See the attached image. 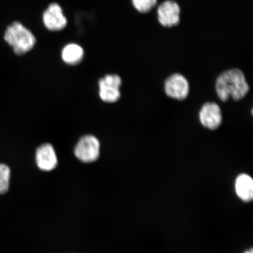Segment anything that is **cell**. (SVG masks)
<instances>
[{
  "instance_id": "8992f818",
  "label": "cell",
  "mask_w": 253,
  "mask_h": 253,
  "mask_svg": "<svg viewBox=\"0 0 253 253\" xmlns=\"http://www.w3.org/2000/svg\"><path fill=\"white\" fill-rule=\"evenodd\" d=\"M165 91L167 96L173 99H185L189 91L187 79L179 74L170 75L165 82Z\"/></svg>"
},
{
  "instance_id": "ba28073f",
  "label": "cell",
  "mask_w": 253,
  "mask_h": 253,
  "mask_svg": "<svg viewBox=\"0 0 253 253\" xmlns=\"http://www.w3.org/2000/svg\"><path fill=\"white\" fill-rule=\"evenodd\" d=\"M199 119L205 127L214 130L221 124L222 116L220 107L215 103H207L199 112Z\"/></svg>"
},
{
  "instance_id": "52a82bcc",
  "label": "cell",
  "mask_w": 253,
  "mask_h": 253,
  "mask_svg": "<svg viewBox=\"0 0 253 253\" xmlns=\"http://www.w3.org/2000/svg\"><path fill=\"white\" fill-rule=\"evenodd\" d=\"M43 22L47 30L58 31L66 26L67 19L63 14L61 6L56 3H52L44 12Z\"/></svg>"
},
{
  "instance_id": "5bb4252c",
  "label": "cell",
  "mask_w": 253,
  "mask_h": 253,
  "mask_svg": "<svg viewBox=\"0 0 253 253\" xmlns=\"http://www.w3.org/2000/svg\"><path fill=\"white\" fill-rule=\"evenodd\" d=\"M244 253H253V249H251L249 251H247Z\"/></svg>"
},
{
  "instance_id": "5b68a950",
  "label": "cell",
  "mask_w": 253,
  "mask_h": 253,
  "mask_svg": "<svg viewBox=\"0 0 253 253\" xmlns=\"http://www.w3.org/2000/svg\"><path fill=\"white\" fill-rule=\"evenodd\" d=\"M181 8L175 1L167 0L161 3L157 8V18L159 23L164 27L176 26L180 22Z\"/></svg>"
},
{
  "instance_id": "7a4b0ae2",
  "label": "cell",
  "mask_w": 253,
  "mask_h": 253,
  "mask_svg": "<svg viewBox=\"0 0 253 253\" xmlns=\"http://www.w3.org/2000/svg\"><path fill=\"white\" fill-rule=\"evenodd\" d=\"M4 40L18 55L30 51L36 43L33 33L19 22H15L6 30Z\"/></svg>"
},
{
  "instance_id": "30bf717a",
  "label": "cell",
  "mask_w": 253,
  "mask_h": 253,
  "mask_svg": "<svg viewBox=\"0 0 253 253\" xmlns=\"http://www.w3.org/2000/svg\"><path fill=\"white\" fill-rule=\"evenodd\" d=\"M236 192L242 201L250 202L253 199V181L248 174H240L236 180Z\"/></svg>"
},
{
  "instance_id": "4fadbf2b",
  "label": "cell",
  "mask_w": 253,
  "mask_h": 253,
  "mask_svg": "<svg viewBox=\"0 0 253 253\" xmlns=\"http://www.w3.org/2000/svg\"><path fill=\"white\" fill-rule=\"evenodd\" d=\"M158 0H131L136 10L140 13H147L156 7Z\"/></svg>"
},
{
  "instance_id": "3957f363",
  "label": "cell",
  "mask_w": 253,
  "mask_h": 253,
  "mask_svg": "<svg viewBox=\"0 0 253 253\" xmlns=\"http://www.w3.org/2000/svg\"><path fill=\"white\" fill-rule=\"evenodd\" d=\"M100 147L99 141L94 135H84L76 145L75 156L84 163H93L99 157Z\"/></svg>"
},
{
  "instance_id": "9c48e42d",
  "label": "cell",
  "mask_w": 253,
  "mask_h": 253,
  "mask_svg": "<svg viewBox=\"0 0 253 253\" xmlns=\"http://www.w3.org/2000/svg\"><path fill=\"white\" fill-rule=\"evenodd\" d=\"M36 160L38 167L43 171H50L58 165V158L54 148L50 144H44L38 148Z\"/></svg>"
},
{
  "instance_id": "7c38bea8",
  "label": "cell",
  "mask_w": 253,
  "mask_h": 253,
  "mask_svg": "<svg viewBox=\"0 0 253 253\" xmlns=\"http://www.w3.org/2000/svg\"><path fill=\"white\" fill-rule=\"evenodd\" d=\"M11 170L5 164H0V194H5L8 191Z\"/></svg>"
},
{
  "instance_id": "277c9868",
  "label": "cell",
  "mask_w": 253,
  "mask_h": 253,
  "mask_svg": "<svg viewBox=\"0 0 253 253\" xmlns=\"http://www.w3.org/2000/svg\"><path fill=\"white\" fill-rule=\"evenodd\" d=\"M122 84L119 75H107L99 82V96L103 102L115 103L119 100L121 93L120 87Z\"/></svg>"
},
{
  "instance_id": "6da1fadb",
  "label": "cell",
  "mask_w": 253,
  "mask_h": 253,
  "mask_svg": "<svg viewBox=\"0 0 253 253\" xmlns=\"http://www.w3.org/2000/svg\"><path fill=\"white\" fill-rule=\"evenodd\" d=\"M216 90L218 97L223 102L232 97L239 101L246 96L249 90L243 73L237 69H230L221 73L216 82Z\"/></svg>"
},
{
  "instance_id": "8fae6325",
  "label": "cell",
  "mask_w": 253,
  "mask_h": 253,
  "mask_svg": "<svg viewBox=\"0 0 253 253\" xmlns=\"http://www.w3.org/2000/svg\"><path fill=\"white\" fill-rule=\"evenodd\" d=\"M84 56V50L78 44L69 43L62 50V58L68 65H78L82 61Z\"/></svg>"
}]
</instances>
